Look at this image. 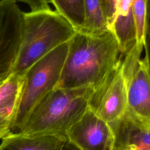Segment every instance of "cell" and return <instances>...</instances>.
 Returning <instances> with one entry per match:
<instances>
[{
    "label": "cell",
    "instance_id": "obj_1",
    "mask_svg": "<svg viewBox=\"0 0 150 150\" xmlns=\"http://www.w3.org/2000/svg\"><path fill=\"white\" fill-rule=\"evenodd\" d=\"M117 41L110 31L98 35L76 32L56 88L94 87L121 57Z\"/></svg>",
    "mask_w": 150,
    "mask_h": 150
},
{
    "label": "cell",
    "instance_id": "obj_2",
    "mask_svg": "<svg viewBox=\"0 0 150 150\" xmlns=\"http://www.w3.org/2000/svg\"><path fill=\"white\" fill-rule=\"evenodd\" d=\"M93 88H55L36 105L19 132L28 135H53L66 139L69 130L88 109V100Z\"/></svg>",
    "mask_w": 150,
    "mask_h": 150
},
{
    "label": "cell",
    "instance_id": "obj_3",
    "mask_svg": "<svg viewBox=\"0 0 150 150\" xmlns=\"http://www.w3.org/2000/svg\"><path fill=\"white\" fill-rule=\"evenodd\" d=\"M76 32L50 8L24 12L23 33L12 74L23 77L32 65L69 41Z\"/></svg>",
    "mask_w": 150,
    "mask_h": 150
},
{
    "label": "cell",
    "instance_id": "obj_4",
    "mask_svg": "<svg viewBox=\"0 0 150 150\" xmlns=\"http://www.w3.org/2000/svg\"><path fill=\"white\" fill-rule=\"evenodd\" d=\"M69 47V41L60 45L35 62L25 73L21 100L12 131H20L36 105L56 88Z\"/></svg>",
    "mask_w": 150,
    "mask_h": 150
},
{
    "label": "cell",
    "instance_id": "obj_5",
    "mask_svg": "<svg viewBox=\"0 0 150 150\" xmlns=\"http://www.w3.org/2000/svg\"><path fill=\"white\" fill-rule=\"evenodd\" d=\"M125 80L126 114L145 127H150V59L148 46L135 45L121 59Z\"/></svg>",
    "mask_w": 150,
    "mask_h": 150
},
{
    "label": "cell",
    "instance_id": "obj_6",
    "mask_svg": "<svg viewBox=\"0 0 150 150\" xmlns=\"http://www.w3.org/2000/svg\"><path fill=\"white\" fill-rule=\"evenodd\" d=\"M88 108L110 125L125 115L127 97L121 56L105 77L93 87L88 100Z\"/></svg>",
    "mask_w": 150,
    "mask_h": 150
},
{
    "label": "cell",
    "instance_id": "obj_7",
    "mask_svg": "<svg viewBox=\"0 0 150 150\" xmlns=\"http://www.w3.org/2000/svg\"><path fill=\"white\" fill-rule=\"evenodd\" d=\"M24 12L15 0H0V83L12 74L22 39Z\"/></svg>",
    "mask_w": 150,
    "mask_h": 150
},
{
    "label": "cell",
    "instance_id": "obj_8",
    "mask_svg": "<svg viewBox=\"0 0 150 150\" xmlns=\"http://www.w3.org/2000/svg\"><path fill=\"white\" fill-rule=\"evenodd\" d=\"M66 139L78 150H114L115 142L111 126L88 108L69 130Z\"/></svg>",
    "mask_w": 150,
    "mask_h": 150
},
{
    "label": "cell",
    "instance_id": "obj_9",
    "mask_svg": "<svg viewBox=\"0 0 150 150\" xmlns=\"http://www.w3.org/2000/svg\"><path fill=\"white\" fill-rule=\"evenodd\" d=\"M110 125L115 137L114 150H150V127L141 125L126 113Z\"/></svg>",
    "mask_w": 150,
    "mask_h": 150
},
{
    "label": "cell",
    "instance_id": "obj_10",
    "mask_svg": "<svg viewBox=\"0 0 150 150\" xmlns=\"http://www.w3.org/2000/svg\"><path fill=\"white\" fill-rule=\"evenodd\" d=\"M2 150H64L65 138L53 135H28L10 131L1 139Z\"/></svg>",
    "mask_w": 150,
    "mask_h": 150
},
{
    "label": "cell",
    "instance_id": "obj_11",
    "mask_svg": "<svg viewBox=\"0 0 150 150\" xmlns=\"http://www.w3.org/2000/svg\"><path fill=\"white\" fill-rule=\"evenodd\" d=\"M110 31L115 36L121 54L124 55L135 45L136 30L132 0H118Z\"/></svg>",
    "mask_w": 150,
    "mask_h": 150
},
{
    "label": "cell",
    "instance_id": "obj_12",
    "mask_svg": "<svg viewBox=\"0 0 150 150\" xmlns=\"http://www.w3.org/2000/svg\"><path fill=\"white\" fill-rule=\"evenodd\" d=\"M84 21L77 32L98 35L109 30L100 0H83Z\"/></svg>",
    "mask_w": 150,
    "mask_h": 150
},
{
    "label": "cell",
    "instance_id": "obj_13",
    "mask_svg": "<svg viewBox=\"0 0 150 150\" xmlns=\"http://www.w3.org/2000/svg\"><path fill=\"white\" fill-rule=\"evenodd\" d=\"M22 84L23 77L13 74L0 84V110H10L16 117L21 100Z\"/></svg>",
    "mask_w": 150,
    "mask_h": 150
},
{
    "label": "cell",
    "instance_id": "obj_14",
    "mask_svg": "<svg viewBox=\"0 0 150 150\" xmlns=\"http://www.w3.org/2000/svg\"><path fill=\"white\" fill-rule=\"evenodd\" d=\"M55 11L79 31L84 21L83 0H49Z\"/></svg>",
    "mask_w": 150,
    "mask_h": 150
},
{
    "label": "cell",
    "instance_id": "obj_15",
    "mask_svg": "<svg viewBox=\"0 0 150 150\" xmlns=\"http://www.w3.org/2000/svg\"><path fill=\"white\" fill-rule=\"evenodd\" d=\"M149 1L132 0V12L136 30L135 45L139 47L147 46Z\"/></svg>",
    "mask_w": 150,
    "mask_h": 150
},
{
    "label": "cell",
    "instance_id": "obj_16",
    "mask_svg": "<svg viewBox=\"0 0 150 150\" xmlns=\"http://www.w3.org/2000/svg\"><path fill=\"white\" fill-rule=\"evenodd\" d=\"M15 115L11 111L0 110V139L12 131Z\"/></svg>",
    "mask_w": 150,
    "mask_h": 150
},
{
    "label": "cell",
    "instance_id": "obj_17",
    "mask_svg": "<svg viewBox=\"0 0 150 150\" xmlns=\"http://www.w3.org/2000/svg\"><path fill=\"white\" fill-rule=\"evenodd\" d=\"M102 8L105 15L108 29L110 30V28L113 23L115 13L116 5L118 0H100Z\"/></svg>",
    "mask_w": 150,
    "mask_h": 150
},
{
    "label": "cell",
    "instance_id": "obj_18",
    "mask_svg": "<svg viewBox=\"0 0 150 150\" xmlns=\"http://www.w3.org/2000/svg\"><path fill=\"white\" fill-rule=\"evenodd\" d=\"M28 5L32 11L49 8V0H15Z\"/></svg>",
    "mask_w": 150,
    "mask_h": 150
},
{
    "label": "cell",
    "instance_id": "obj_19",
    "mask_svg": "<svg viewBox=\"0 0 150 150\" xmlns=\"http://www.w3.org/2000/svg\"><path fill=\"white\" fill-rule=\"evenodd\" d=\"M64 150H68V149H67V145H66V148H65Z\"/></svg>",
    "mask_w": 150,
    "mask_h": 150
},
{
    "label": "cell",
    "instance_id": "obj_20",
    "mask_svg": "<svg viewBox=\"0 0 150 150\" xmlns=\"http://www.w3.org/2000/svg\"><path fill=\"white\" fill-rule=\"evenodd\" d=\"M1 83H0V84H1Z\"/></svg>",
    "mask_w": 150,
    "mask_h": 150
},
{
    "label": "cell",
    "instance_id": "obj_21",
    "mask_svg": "<svg viewBox=\"0 0 150 150\" xmlns=\"http://www.w3.org/2000/svg\"><path fill=\"white\" fill-rule=\"evenodd\" d=\"M0 150H2V149H1V148H0Z\"/></svg>",
    "mask_w": 150,
    "mask_h": 150
}]
</instances>
